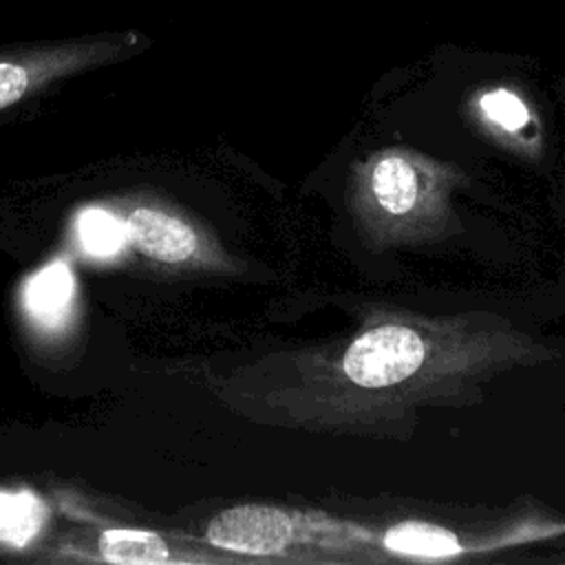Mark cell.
<instances>
[{
  "instance_id": "8fae6325",
  "label": "cell",
  "mask_w": 565,
  "mask_h": 565,
  "mask_svg": "<svg viewBox=\"0 0 565 565\" xmlns=\"http://www.w3.org/2000/svg\"><path fill=\"white\" fill-rule=\"evenodd\" d=\"M481 110L490 121H494L497 126H501L505 130H519L530 119L527 106L514 93H510L505 88L486 93L481 97Z\"/></svg>"
},
{
  "instance_id": "5b68a950",
  "label": "cell",
  "mask_w": 565,
  "mask_h": 565,
  "mask_svg": "<svg viewBox=\"0 0 565 565\" xmlns=\"http://www.w3.org/2000/svg\"><path fill=\"white\" fill-rule=\"evenodd\" d=\"M22 305L38 329H64L75 305V276L71 267L64 260H55L33 274L22 289Z\"/></svg>"
},
{
  "instance_id": "6da1fadb",
  "label": "cell",
  "mask_w": 565,
  "mask_h": 565,
  "mask_svg": "<svg viewBox=\"0 0 565 565\" xmlns=\"http://www.w3.org/2000/svg\"><path fill=\"white\" fill-rule=\"evenodd\" d=\"M148 44L150 40L139 31H108L4 46L0 49V113L57 82L137 55Z\"/></svg>"
},
{
  "instance_id": "277c9868",
  "label": "cell",
  "mask_w": 565,
  "mask_h": 565,
  "mask_svg": "<svg viewBox=\"0 0 565 565\" xmlns=\"http://www.w3.org/2000/svg\"><path fill=\"white\" fill-rule=\"evenodd\" d=\"M291 519L267 505H236L223 510L205 530V536L214 547L254 556L282 552L291 541Z\"/></svg>"
},
{
  "instance_id": "8992f818",
  "label": "cell",
  "mask_w": 565,
  "mask_h": 565,
  "mask_svg": "<svg viewBox=\"0 0 565 565\" xmlns=\"http://www.w3.org/2000/svg\"><path fill=\"white\" fill-rule=\"evenodd\" d=\"M95 550L102 561L119 565H161L181 561L161 534L139 527H108L97 536Z\"/></svg>"
},
{
  "instance_id": "9c48e42d",
  "label": "cell",
  "mask_w": 565,
  "mask_h": 565,
  "mask_svg": "<svg viewBox=\"0 0 565 565\" xmlns=\"http://www.w3.org/2000/svg\"><path fill=\"white\" fill-rule=\"evenodd\" d=\"M46 519L44 503L31 492L0 490V541L26 545Z\"/></svg>"
},
{
  "instance_id": "52a82bcc",
  "label": "cell",
  "mask_w": 565,
  "mask_h": 565,
  "mask_svg": "<svg viewBox=\"0 0 565 565\" xmlns=\"http://www.w3.org/2000/svg\"><path fill=\"white\" fill-rule=\"evenodd\" d=\"M384 545L391 552L419 558H446L461 552V545L452 532L419 521L393 525L384 534Z\"/></svg>"
},
{
  "instance_id": "3957f363",
  "label": "cell",
  "mask_w": 565,
  "mask_h": 565,
  "mask_svg": "<svg viewBox=\"0 0 565 565\" xmlns=\"http://www.w3.org/2000/svg\"><path fill=\"white\" fill-rule=\"evenodd\" d=\"M128 247L161 265H188L201 256L199 232L177 212L161 205L137 203L126 210Z\"/></svg>"
},
{
  "instance_id": "7a4b0ae2",
  "label": "cell",
  "mask_w": 565,
  "mask_h": 565,
  "mask_svg": "<svg viewBox=\"0 0 565 565\" xmlns=\"http://www.w3.org/2000/svg\"><path fill=\"white\" fill-rule=\"evenodd\" d=\"M426 347L417 331L402 324L375 327L351 342L344 375L364 388H384L411 377L424 362Z\"/></svg>"
},
{
  "instance_id": "ba28073f",
  "label": "cell",
  "mask_w": 565,
  "mask_h": 565,
  "mask_svg": "<svg viewBox=\"0 0 565 565\" xmlns=\"http://www.w3.org/2000/svg\"><path fill=\"white\" fill-rule=\"evenodd\" d=\"M375 201L388 214H406L417 199V174L402 157H384L371 177Z\"/></svg>"
},
{
  "instance_id": "30bf717a",
  "label": "cell",
  "mask_w": 565,
  "mask_h": 565,
  "mask_svg": "<svg viewBox=\"0 0 565 565\" xmlns=\"http://www.w3.org/2000/svg\"><path fill=\"white\" fill-rule=\"evenodd\" d=\"M77 236L82 247L95 258H113L128 247L124 218L99 207L84 210L77 216Z\"/></svg>"
}]
</instances>
